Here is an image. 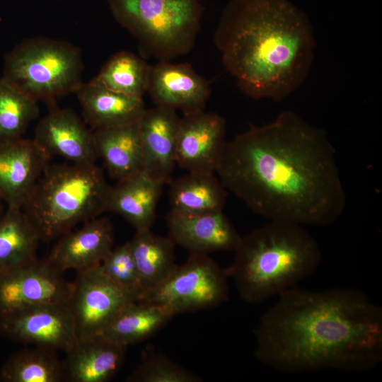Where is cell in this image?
<instances>
[{
  "label": "cell",
  "instance_id": "obj_1",
  "mask_svg": "<svg viewBox=\"0 0 382 382\" xmlns=\"http://www.w3.org/2000/svg\"><path fill=\"white\" fill-rule=\"evenodd\" d=\"M215 173L269 221L326 226L346 207L334 146L323 129L290 110L226 141Z\"/></svg>",
  "mask_w": 382,
  "mask_h": 382
},
{
  "label": "cell",
  "instance_id": "obj_2",
  "mask_svg": "<svg viewBox=\"0 0 382 382\" xmlns=\"http://www.w3.org/2000/svg\"><path fill=\"white\" fill-rule=\"evenodd\" d=\"M260 317L255 356L286 373L364 371L382 361V309L362 291L292 287Z\"/></svg>",
  "mask_w": 382,
  "mask_h": 382
},
{
  "label": "cell",
  "instance_id": "obj_3",
  "mask_svg": "<svg viewBox=\"0 0 382 382\" xmlns=\"http://www.w3.org/2000/svg\"><path fill=\"white\" fill-rule=\"evenodd\" d=\"M214 41L244 93L275 101L304 82L316 47L306 16L287 0H231Z\"/></svg>",
  "mask_w": 382,
  "mask_h": 382
},
{
  "label": "cell",
  "instance_id": "obj_4",
  "mask_svg": "<svg viewBox=\"0 0 382 382\" xmlns=\"http://www.w3.org/2000/svg\"><path fill=\"white\" fill-rule=\"evenodd\" d=\"M226 268L243 301L260 303L294 287L311 274L321 257L303 225L270 220L245 236Z\"/></svg>",
  "mask_w": 382,
  "mask_h": 382
},
{
  "label": "cell",
  "instance_id": "obj_5",
  "mask_svg": "<svg viewBox=\"0 0 382 382\" xmlns=\"http://www.w3.org/2000/svg\"><path fill=\"white\" fill-rule=\"evenodd\" d=\"M110 187L96 164H48L22 209L50 241L106 212Z\"/></svg>",
  "mask_w": 382,
  "mask_h": 382
},
{
  "label": "cell",
  "instance_id": "obj_6",
  "mask_svg": "<svg viewBox=\"0 0 382 382\" xmlns=\"http://www.w3.org/2000/svg\"><path fill=\"white\" fill-rule=\"evenodd\" d=\"M115 20L158 61H169L194 46L202 0H108Z\"/></svg>",
  "mask_w": 382,
  "mask_h": 382
},
{
  "label": "cell",
  "instance_id": "obj_7",
  "mask_svg": "<svg viewBox=\"0 0 382 382\" xmlns=\"http://www.w3.org/2000/svg\"><path fill=\"white\" fill-rule=\"evenodd\" d=\"M83 70L79 48L41 36L21 42L6 54L1 77L37 102L50 101L74 93L82 83Z\"/></svg>",
  "mask_w": 382,
  "mask_h": 382
},
{
  "label": "cell",
  "instance_id": "obj_8",
  "mask_svg": "<svg viewBox=\"0 0 382 382\" xmlns=\"http://www.w3.org/2000/svg\"><path fill=\"white\" fill-rule=\"evenodd\" d=\"M228 274L208 254L190 253L159 286L141 301L170 308L175 315L217 306L228 299Z\"/></svg>",
  "mask_w": 382,
  "mask_h": 382
},
{
  "label": "cell",
  "instance_id": "obj_9",
  "mask_svg": "<svg viewBox=\"0 0 382 382\" xmlns=\"http://www.w3.org/2000/svg\"><path fill=\"white\" fill-rule=\"evenodd\" d=\"M76 272L67 306L77 339L100 335L125 306L139 301L137 296L113 283L100 265Z\"/></svg>",
  "mask_w": 382,
  "mask_h": 382
},
{
  "label": "cell",
  "instance_id": "obj_10",
  "mask_svg": "<svg viewBox=\"0 0 382 382\" xmlns=\"http://www.w3.org/2000/svg\"><path fill=\"white\" fill-rule=\"evenodd\" d=\"M0 334L14 342L66 352L77 340L66 304L52 303L0 315Z\"/></svg>",
  "mask_w": 382,
  "mask_h": 382
},
{
  "label": "cell",
  "instance_id": "obj_11",
  "mask_svg": "<svg viewBox=\"0 0 382 382\" xmlns=\"http://www.w3.org/2000/svg\"><path fill=\"white\" fill-rule=\"evenodd\" d=\"M46 259L0 272V315L44 303L68 304L73 288Z\"/></svg>",
  "mask_w": 382,
  "mask_h": 382
},
{
  "label": "cell",
  "instance_id": "obj_12",
  "mask_svg": "<svg viewBox=\"0 0 382 382\" xmlns=\"http://www.w3.org/2000/svg\"><path fill=\"white\" fill-rule=\"evenodd\" d=\"M226 120L203 110L183 114L177 135L176 164L187 172L215 173L226 141Z\"/></svg>",
  "mask_w": 382,
  "mask_h": 382
},
{
  "label": "cell",
  "instance_id": "obj_13",
  "mask_svg": "<svg viewBox=\"0 0 382 382\" xmlns=\"http://www.w3.org/2000/svg\"><path fill=\"white\" fill-rule=\"evenodd\" d=\"M33 140L50 158L83 165L95 164L98 158L93 132L69 108L50 110L37 125Z\"/></svg>",
  "mask_w": 382,
  "mask_h": 382
},
{
  "label": "cell",
  "instance_id": "obj_14",
  "mask_svg": "<svg viewBox=\"0 0 382 382\" xmlns=\"http://www.w3.org/2000/svg\"><path fill=\"white\" fill-rule=\"evenodd\" d=\"M50 158L33 139L0 142V195L7 207H23Z\"/></svg>",
  "mask_w": 382,
  "mask_h": 382
},
{
  "label": "cell",
  "instance_id": "obj_15",
  "mask_svg": "<svg viewBox=\"0 0 382 382\" xmlns=\"http://www.w3.org/2000/svg\"><path fill=\"white\" fill-rule=\"evenodd\" d=\"M147 92L156 105L186 114L203 110L211 89L190 64L158 61L151 66Z\"/></svg>",
  "mask_w": 382,
  "mask_h": 382
},
{
  "label": "cell",
  "instance_id": "obj_16",
  "mask_svg": "<svg viewBox=\"0 0 382 382\" xmlns=\"http://www.w3.org/2000/svg\"><path fill=\"white\" fill-rule=\"evenodd\" d=\"M180 117L161 105L145 109L138 121L144 155V171L168 184L176 165L175 151Z\"/></svg>",
  "mask_w": 382,
  "mask_h": 382
},
{
  "label": "cell",
  "instance_id": "obj_17",
  "mask_svg": "<svg viewBox=\"0 0 382 382\" xmlns=\"http://www.w3.org/2000/svg\"><path fill=\"white\" fill-rule=\"evenodd\" d=\"M166 224L173 243L190 253L234 251L242 237L223 212L190 215L170 210Z\"/></svg>",
  "mask_w": 382,
  "mask_h": 382
},
{
  "label": "cell",
  "instance_id": "obj_18",
  "mask_svg": "<svg viewBox=\"0 0 382 382\" xmlns=\"http://www.w3.org/2000/svg\"><path fill=\"white\" fill-rule=\"evenodd\" d=\"M114 229L106 217H96L59 237L45 258L57 270L76 272L100 265L113 248Z\"/></svg>",
  "mask_w": 382,
  "mask_h": 382
},
{
  "label": "cell",
  "instance_id": "obj_19",
  "mask_svg": "<svg viewBox=\"0 0 382 382\" xmlns=\"http://www.w3.org/2000/svg\"><path fill=\"white\" fill-rule=\"evenodd\" d=\"M127 348L100 335L77 339L62 361L64 381H110L121 368Z\"/></svg>",
  "mask_w": 382,
  "mask_h": 382
},
{
  "label": "cell",
  "instance_id": "obj_20",
  "mask_svg": "<svg viewBox=\"0 0 382 382\" xmlns=\"http://www.w3.org/2000/svg\"><path fill=\"white\" fill-rule=\"evenodd\" d=\"M74 93L85 122L93 130L137 122L146 109L142 98L111 91L95 78L82 82Z\"/></svg>",
  "mask_w": 382,
  "mask_h": 382
},
{
  "label": "cell",
  "instance_id": "obj_21",
  "mask_svg": "<svg viewBox=\"0 0 382 382\" xmlns=\"http://www.w3.org/2000/svg\"><path fill=\"white\" fill-rule=\"evenodd\" d=\"M163 185L144 171L119 180L110 187L106 212L120 215L136 231L151 229Z\"/></svg>",
  "mask_w": 382,
  "mask_h": 382
},
{
  "label": "cell",
  "instance_id": "obj_22",
  "mask_svg": "<svg viewBox=\"0 0 382 382\" xmlns=\"http://www.w3.org/2000/svg\"><path fill=\"white\" fill-rule=\"evenodd\" d=\"M98 158L117 181L144 171V155L138 122L93 130Z\"/></svg>",
  "mask_w": 382,
  "mask_h": 382
},
{
  "label": "cell",
  "instance_id": "obj_23",
  "mask_svg": "<svg viewBox=\"0 0 382 382\" xmlns=\"http://www.w3.org/2000/svg\"><path fill=\"white\" fill-rule=\"evenodd\" d=\"M172 211L184 214L223 212L227 190L215 173H192L168 183Z\"/></svg>",
  "mask_w": 382,
  "mask_h": 382
},
{
  "label": "cell",
  "instance_id": "obj_24",
  "mask_svg": "<svg viewBox=\"0 0 382 382\" xmlns=\"http://www.w3.org/2000/svg\"><path fill=\"white\" fill-rule=\"evenodd\" d=\"M129 243L144 296L163 283L177 267L175 243L169 236L156 235L151 229L136 231Z\"/></svg>",
  "mask_w": 382,
  "mask_h": 382
},
{
  "label": "cell",
  "instance_id": "obj_25",
  "mask_svg": "<svg viewBox=\"0 0 382 382\" xmlns=\"http://www.w3.org/2000/svg\"><path fill=\"white\" fill-rule=\"evenodd\" d=\"M40 236L22 208L7 207L0 217V272L37 260Z\"/></svg>",
  "mask_w": 382,
  "mask_h": 382
},
{
  "label": "cell",
  "instance_id": "obj_26",
  "mask_svg": "<svg viewBox=\"0 0 382 382\" xmlns=\"http://www.w3.org/2000/svg\"><path fill=\"white\" fill-rule=\"evenodd\" d=\"M175 314L168 308L141 301L125 306L100 335L127 347L149 337Z\"/></svg>",
  "mask_w": 382,
  "mask_h": 382
},
{
  "label": "cell",
  "instance_id": "obj_27",
  "mask_svg": "<svg viewBox=\"0 0 382 382\" xmlns=\"http://www.w3.org/2000/svg\"><path fill=\"white\" fill-rule=\"evenodd\" d=\"M64 381L63 362L56 351L40 347L21 349L0 369L1 382H61Z\"/></svg>",
  "mask_w": 382,
  "mask_h": 382
},
{
  "label": "cell",
  "instance_id": "obj_28",
  "mask_svg": "<svg viewBox=\"0 0 382 382\" xmlns=\"http://www.w3.org/2000/svg\"><path fill=\"white\" fill-rule=\"evenodd\" d=\"M150 68L135 54L121 51L112 55L94 78L111 91L142 98L147 92Z\"/></svg>",
  "mask_w": 382,
  "mask_h": 382
},
{
  "label": "cell",
  "instance_id": "obj_29",
  "mask_svg": "<svg viewBox=\"0 0 382 382\" xmlns=\"http://www.w3.org/2000/svg\"><path fill=\"white\" fill-rule=\"evenodd\" d=\"M39 115L37 102L0 78V142L22 137Z\"/></svg>",
  "mask_w": 382,
  "mask_h": 382
},
{
  "label": "cell",
  "instance_id": "obj_30",
  "mask_svg": "<svg viewBox=\"0 0 382 382\" xmlns=\"http://www.w3.org/2000/svg\"><path fill=\"white\" fill-rule=\"evenodd\" d=\"M202 378L151 347L143 350L139 364L127 382H202Z\"/></svg>",
  "mask_w": 382,
  "mask_h": 382
},
{
  "label": "cell",
  "instance_id": "obj_31",
  "mask_svg": "<svg viewBox=\"0 0 382 382\" xmlns=\"http://www.w3.org/2000/svg\"><path fill=\"white\" fill-rule=\"evenodd\" d=\"M102 272L116 285L139 298L143 289L129 241L113 248L100 265Z\"/></svg>",
  "mask_w": 382,
  "mask_h": 382
},
{
  "label": "cell",
  "instance_id": "obj_32",
  "mask_svg": "<svg viewBox=\"0 0 382 382\" xmlns=\"http://www.w3.org/2000/svg\"><path fill=\"white\" fill-rule=\"evenodd\" d=\"M4 202L3 199L1 198V196L0 195V217L2 216L3 213L4 212H3V209H2V202Z\"/></svg>",
  "mask_w": 382,
  "mask_h": 382
}]
</instances>
